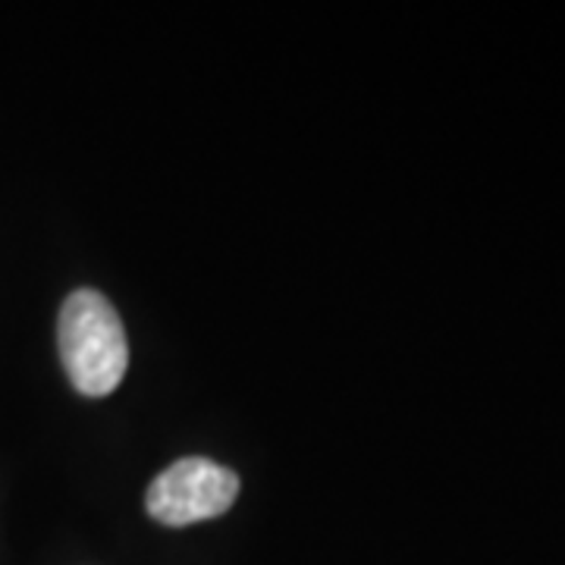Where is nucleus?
Returning a JSON list of instances; mask_svg holds the SVG:
<instances>
[{"label": "nucleus", "instance_id": "nucleus-1", "mask_svg": "<svg viewBox=\"0 0 565 565\" xmlns=\"http://www.w3.org/2000/svg\"><path fill=\"white\" fill-rule=\"evenodd\" d=\"M57 340L70 384L82 396H107L120 386L129 364V345L117 308L102 292L76 289L63 302Z\"/></svg>", "mask_w": 565, "mask_h": 565}, {"label": "nucleus", "instance_id": "nucleus-2", "mask_svg": "<svg viewBox=\"0 0 565 565\" xmlns=\"http://www.w3.org/2000/svg\"><path fill=\"white\" fill-rule=\"evenodd\" d=\"M239 497V478L211 459H180L148 487V512L154 522L185 527L223 515Z\"/></svg>", "mask_w": 565, "mask_h": 565}]
</instances>
